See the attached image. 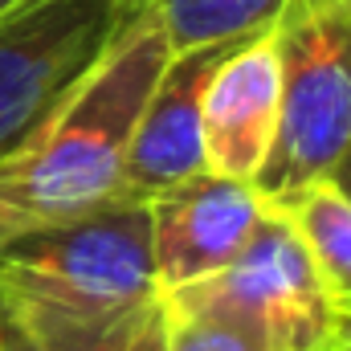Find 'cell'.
I'll return each mask as SVG.
<instances>
[{"instance_id": "6", "label": "cell", "mask_w": 351, "mask_h": 351, "mask_svg": "<svg viewBox=\"0 0 351 351\" xmlns=\"http://www.w3.org/2000/svg\"><path fill=\"white\" fill-rule=\"evenodd\" d=\"M143 204L152 217V258L160 294L221 274L250 245L269 208L254 184L213 172L192 176Z\"/></svg>"}, {"instance_id": "17", "label": "cell", "mask_w": 351, "mask_h": 351, "mask_svg": "<svg viewBox=\"0 0 351 351\" xmlns=\"http://www.w3.org/2000/svg\"><path fill=\"white\" fill-rule=\"evenodd\" d=\"M339 351H351V343H348V339H343V348H339Z\"/></svg>"}, {"instance_id": "5", "label": "cell", "mask_w": 351, "mask_h": 351, "mask_svg": "<svg viewBox=\"0 0 351 351\" xmlns=\"http://www.w3.org/2000/svg\"><path fill=\"white\" fill-rule=\"evenodd\" d=\"M168 294L241 319L278 351L343 348V315L331 302V294L323 290L315 265L282 208H265L250 245L221 274L196 286H184V290H168Z\"/></svg>"}, {"instance_id": "8", "label": "cell", "mask_w": 351, "mask_h": 351, "mask_svg": "<svg viewBox=\"0 0 351 351\" xmlns=\"http://www.w3.org/2000/svg\"><path fill=\"white\" fill-rule=\"evenodd\" d=\"M229 49L233 45L172 53L168 70L160 74L131 131L127 164H123V200H152L192 176L208 172L204 143H200V102H204V86L217 62Z\"/></svg>"}, {"instance_id": "10", "label": "cell", "mask_w": 351, "mask_h": 351, "mask_svg": "<svg viewBox=\"0 0 351 351\" xmlns=\"http://www.w3.org/2000/svg\"><path fill=\"white\" fill-rule=\"evenodd\" d=\"M164 29L172 53L237 45L278 25L290 0H139Z\"/></svg>"}, {"instance_id": "7", "label": "cell", "mask_w": 351, "mask_h": 351, "mask_svg": "<svg viewBox=\"0 0 351 351\" xmlns=\"http://www.w3.org/2000/svg\"><path fill=\"white\" fill-rule=\"evenodd\" d=\"M278 102H282V53L278 33L265 29L258 37L233 45L200 102V143L204 168L225 180L254 184L278 131Z\"/></svg>"}, {"instance_id": "12", "label": "cell", "mask_w": 351, "mask_h": 351, "mask_svg": "<svg viewBox=\"0 0 351 351\" xmlns=\"http://www.w3.org/2000/svg\"><path fill=\"white\" fill-rule=\"evenodd\" d=\"M164 319H168V351H278L241 319L172 294H164Z\"/></svg>"}, {"instance_id": "1", "label": "cell", "mask_w": 351, "mask_h": 351, "mask_svg": "<svg viewBox=\"0 0 351 351\" xmlns=\"http://www.w3.org/2000/svg\"><path fill=\"white\" fill-rule=\"evenodd\" d=\"M168 62L172 45L143 12L49 127L0 164V241L123 200L127 143Z\"/></svg>"}, {"instance_id": "14", "label": "cell", "mask_w": 351, "mask_h": 351, "mask_svg": "<svg viewBox=\"0 0 351 351\" xmlns=\"http://www.w3.org/2000/svg\"><path fill=\"white\" fill-rule=\"evenodd\" d=\"M327 180H331V184H335L343 196H351V147H348V156H343V160L331 168V176H327Z\"/></svg>"}, {"instance_id": "15", "label": "cell", "mask_w": 351, "mask_h": 351, "mask_svg": "<svg viewBox=\"0 0 351 351\" xmlns=\"http://www.w3.org/2000/svg\"><path fill=\"white\" fill-rule=\"evenodd\" d=\"M339 315H343V339L351 343V315H348V311H339Z\"/></svg>"}, {"instance_id": "11", "label": "cell", "mask_w": 351, "mask_h": 351, "mask_svg": "<svg viewBox=\"0 0 351 351\" xmlns=\"http://www.w3.org/2000/svg\"><path fill=\"white\" fill-rule=\"evenodd\" d=\"M315 265L323 290L343 311L351 306V196H343L331 180L311 184L282 208Z\"/></svg>"}, {"instance_id": "16", "label": "cell", "mask_w": 351, "mask_h": 351, "mask_svg": "<svg viewBox=\"0 0 351 351\" xmlns=\"http://www.w3.org/2000/svg\"><path fill=\"white\" fill-rule=\"evenodd\" d=\"M21 0H0V12H8V8H16Z\"/></svg>"}, {"instance_id": "4", "label": "cell", "mask_w": 351, "mask_h": 351, "mask_svg": "<svg viewBox=\"0 0 351 351\" xmlns=\"http://www.w3.org/2000/svg\"><path fill=\"white\" fill-rule=\"evenodd\" d=\"M143 12L139 0H21L0 12V164L49 127Z\"/></svg>"}, {"instance_id": "3", "label": "cell", "mask_w": 351, "mask_h": 351, "mask_svg": "<svg viewBox=\"0 0 351 351\" xmlns=\"http://www.w3.org/2000/svg\"><path fill=\"white\" fill-rule=\"evenodd\" d=\"M0 290L74 319H106L160 294L152 217L143 200H114L78 221L0 241Z\"/></svg>"}, {"instance_id": "2", "label": "cell", "mask_w": 351, "mask_h": 351, "mask_svg": "<svg viewBox=\"0 0 351 351\" xmlns=\"http://www.w3.org/2000/svg\"><path fill=\"white\" fill-rule=\"evenodd\" d=\"M274 33L282 102L254 188L269 208H286L351 147V0H290Z\"/></svg>"}, {"instance_id": "13", "label": "cell", "mask_w": 351, "mask_h": 351, "mask_svg": "<svg viewBox=\"0 0 351 351\" xmlns=\"http://www.w3.org/2000/svg\"><path fill=\"white\" fill-rule=\"evenodd\" d=\"M0 351H45L33 339V331L21 323L16 306H12L4 294H0Z\"/></svg>"}, {"instance_id": "9", "label": "cell", "mask_w": 351, "mask_h": 351, "mask_svg": "<svg viewBox=\"0 0 351 351\" xmlns=\"http://www.w3.org/2000/svg\"><path fill=\"white\" fill-rule=\"evenodd\" d=\"M8 302L16 306L21 323L33 331V339L45 351H168L164 294L123 315H106V319H74V315L21 302V298H8Z\"/></svg>"}]
</instances>
